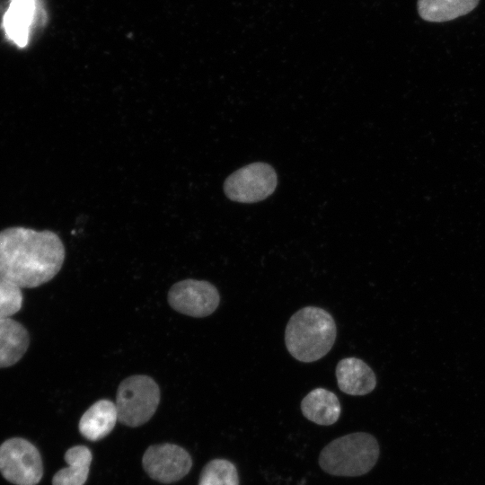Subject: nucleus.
<instances>
[{
    "mask_svg": "<svg viewBox=\"0 0 485 485\" xmlns=\"http://www.w3.org/2000/svg\"><path fill=\"white\" fill-rule=\"evenodd\" d=\"M65 247L49 230L13 226L0 231V277L21 288L50 281L61 269Z\"/></svg>",
    "mask_w": 485,
    "mask_h": 485,
    "instance_id": "obj_1",
    "label": "nucleus"
},
{
    "mask_svg": "<svg viewBox=\"0 0 485 485\" xmlns=\"http://www.w3.org/2000/svg\"><path fill=\"white\" fill-rule=\"evenodd\" d=\"M336 324L330 313L306 306L295 313L285 331V343L296 360L311 363L323 357L336 339Z\"/></svg>",
    "mask_w": 485,
    "mask_h": 485,
    "instance_id": "obj_2",
    "label": "nucleus"
},
{
    "mask_svg": "<svg viewBox=\"0 0 485 485\" xmlns=\"http://www.w3.org/2000/svg\"><path fill=\"white\" fill-rule=\"evenodd\" d=\"M379 445L374 436L357 432L338 437L320 453L319 464L329 474L357 477L367 473L375 465Z\"/></svg>",
    "mask_w": 485,
    "mask_h": 485,
    "instance_id": "obj_3",
    "label": "nucleus"
},
{
    "mask_svg": "<svg viewBox=\"0 0 485 485\" xmlns=\"http://www.w3.org/2000/svg\"><path fill=\"white\" fill-rule=\"evenodd\" d=\"M160 398V388L150 376L136 375L124 379L116 394L118 420L133 428L143 425L154 414Z\"/></svg>",
    "mask_w": 485,
    "mask_h": 485,
    "instance_id": "obj_4",
    "label": "nucleus"
},
{
    "mask_svg": "<svg viewBox=\"0 0 485 485\" xmlns=\"http://www.w3.org/2000/svg\"><path fill=\"white\" fill-rule=\"evenodd\" d=\"M0 472L14 485H37L43 476L40 452L24 438L5 440L0 445Z\"/></svg>",
    "mask_w": 485,
    "mask_h": 485,
    "instance_id": "obj_5",
    "label": "nucleus"
},
{
    "mask_svg": "<svg viewBox=\"0 0 485 485\" xmlns=\"http://www.w3.org/2000/svg\"><path fill=\"white\" fill-rule=\"evenodd\" d=\"M275 170L265 163H253L232 173L225 181V195L234 201L254 203L265 199L277 187Z\"/></svg>",
    "mask_w": 485,
    "mask_h": 485,
    "instance_id": "obj_6",
    "label": "nucleus"
},
{
    "mask_svg": "<svg viewBox=\"0 0 485 485\" xmlns=\"http://www.w3.org/2000/svg\"><path fill=\"white\" fill-rule=\"evenodd\" d=\"M220 302L216 287L205 280L185 279L175 283L168 292V303L175 311L191 317L213 313Z\"/></svg>",
    "mask_w": 485,
    "mask_h": 485,
    "instance_id": "obj_7",
    "label": "nucleus"
},
{
    "mask_svg": "<svg viewBox=\"0 0 485 485\" xmlns=\"http://www.w3.org/2000/svg\"><path fill=\"white\" fill-rule=\"evenodd\" d=\"M146 472L154 481L172 483L188 474L192 460L182 447L173 444L150 445L142 459Z\"/></svg>",
    "mask_w": 485,
    "mask_h": 485,
    "instance_id": "obj_8",
    "label": "nucleus"
},
{
    "mask_svg": "<svg viewBox=\"0 0 485 485\" xmlns=\"http://www.w3.org/2000/svg\"><path fill=\"white\" fill-rule=\"evenodd\" d=\"M336 378L340 390L349 395H366L376 385L374 371L357 357L341 359L336 366Z\"/></svg>",
    "mask_w": 485,
    "mask_h": 485,
    "instance_id": "obj_9",
    "label": "nucleus"
},
{
    "mask_svg": "<svg viewBox=\"0 0 485 485\" xmlns=\"http://www.w3.org/2000/svg\"><path fill=\"white\" fill-rule=\"evenodd\" d=\"M118 421L114 402L100 400L83 414L79 421V431L86 439L97 441L109 435Z\"/></svg>",
    "mask_w": 485,
    "mask_h": 485,
    "instance_id": "obj_10",
    "label": "nucleus"
},
{
    "mask_svg": "<svg viewBox=\"0 0 485 485\" xmlns=\"http://www.w3.org/2000/svg\"><path fill=\"white\" fill-rule=\"evenodd\" d=\"M30 345L27 329L12 318H0V368L16 364Z\"/></svg>",
    "mask_w": 485,
    "mask_h": 485,
    "instance_id": "obj_11",
    "label": "nucleus"
},
{
    "mask_svg": "<svg viewBox=\"0 0 485 485\" xmlns=\"http://www.w3.org/2000/svg\"><path fill=\"white\" fill-rule=\"evenodd\" d=\"M304 416L322 426L334 424L341 413V406L335 393L324 388L311 391L301 401Z\"/></svg>",
    "mask_w": 485,
    "mask_h": 485,
    "instance_id": "obj_12",
    "label": "nucleus"
},
{
    "mask_svg": "<svg viewBox=\"0 0 485 485\" xmlns=\"http://www.w3.org/2000/svg\"><path fill=\"white\" fill-rule=\"evenodd\" d=\"M36 9V0H13L4 15L5 33L9 40L21 48L28 43Z\"/></svg>",
    "mask_w": 485,
    "mask_h": 485,
    "instance_id": "obj_13",
    "label": "nucleus"
},
{
    "mask_svg": "<svg viewBox=\"0 0 485 485\" xmlns=\"http://www.w3.org/2000/svg\"><path fill=\"white\" fill-rule=\"evenodd\" d=\"M480 0H418L419 16L431 22L454 20L472 12Z\"/></svg>",
    "mask_w": 485,
    "mask_h": 485,
    "instance_id": "obj_14",
    "label": "nucleus"
},
{
    "mask_svg": "<svg viewBox=\"0 0 485 485\" xmlns=\"http://www.w3.org/2000/svg\"><path fill=\"white\" fill-rule=\"evenodd\" d=\"M67 467L59 470L52 478V485H84L89 475L92 453L87 446L75 445L65 454Z\"/></svg>",
    "mask_w": 485,
    "mask_h": 485,
    "instance_id": "obj_15",
    "label": "nucleus"
},
{
    "mask_svg": "<svg viewBox=\"0 0 485 485\" xmlns=\"http://www.w3.org/2000/svg\"><path fill=\"white\" fill-rule=\"evenodd\" d=\"M198 485H239L237 470L228 460L214 459L203 468Z\"/></svg>",
    "mask_w": 485,
    "mask_h": 485,
    "instance_id": "obj_16",
    "label": "nucleus"
},
{
    "mask_svg": "<svg viewBox=\"0 0 485 485\" xmlns=\"http://www.w3.org/2000/svg\"><path fill=\"white\" fill-rule=\"evenodd\" d=\"M22 303V288L0 277V318H11L21 310Z\"/></svg>",
    "mask_w": 485,
    "mask_h": 485,
    "instance_id": "obj_17",
    "label": "nucleus"
}]
</instances>
